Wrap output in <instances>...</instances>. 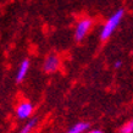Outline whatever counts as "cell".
Instances as JSON below:
<instances>
[{
    "instance_id": "cell-4",
    "label": "cell",
    "mask_w": 133,
    "mask_h": 133,
    "mask_svg": "<svg viewBox=\"0 0 133 133\" xmlns=\"http://www.w3.org/2000/svg\"><path fill=\"white\" fill-rule=\"evenodd\" d=\"M59 66H60V59H59V56H57L56 54H50L44 60L43 70L46 73H52L59 69Z\"/></svg>"
},
{
    "instance_id": "cell-5",
    "label": "cell",
    "mask_w": 133,
    "mask_h": 133,
    "mask_svg": "<svg viewBox=\"0 0 133 133\" xmlns=\"http://www.w3.org/2000/svg\"><path fill=\"white\" fill-rule=\"evenodd\" d=\"M28 70H29V60L28 59H23L21 61L20 64V67L17 70V73H16V82L17 83H21L23 81L27 73H28Z\"/></svg>"
},
{
    "instance_id": "cell-2",
    "label": "cell",
    "mask_w": 133,
    "mask_h": 133,
    "mask_svg": "<svg viewBox=\"0 0 133 133\" xmlns=\"http://www.w3.org/2000/svg\"><path fill=\"white\" fill-rule=\"evenodd\" d=\"M93 21L90 18H83L77 23L76 28H75V41L76 42H82L85 38V36L88 34L89 29L92 28Z\"/></svg>"
},
{
    "instance_id": "cell-9",
    "label": "cell",
    "mask_w": 133,
    "mask_h": 133,
    "mask_svg": "<svg viewBox=\"0 0 133 133\" xmlns=\"http://www.w3.org/2000/svg\"><path fill=\"white\" fill-rule=\"evenodd\" d=\"M121 66H122V61L121 60H116L115 62H114V67H115V69H120Z\"/></svg>"
},
{
    "instance_id": "cell-1",
    "label": "cell",
    "mask_w": 133,
    "mask_h": 133,
    "mask_svg": "<svg viewBox=\"0 0 133 133\" xmlns=\"http://www.w3.org/2000/svg\"><path fill=\"white\" fill-rule=\"evenodd\" d=\"M125 16V10L123 9H118L116 12H114L112 15L108 18V21L105 22V24L103 26V28L100 31V39L101 41H106L109 39L111 34L115 32V29L117 28V26L120 24V22L122 21Z\"/></svg>"
},
{
    "instance_id": "cell-10",
    "label": "cell",
    "mask_w": 133,
    "mask_h": 133,
    "mask_svg": "<svg viewBox=\"0 0 133 133\" xmlns=\"http://www.w3.org/2000/svg\"><path fill=\"white\" fill-rule=\"evenodd\" d=\"M85 133H103V132L99 131V129H92V131H87Z\"/></svg>"
},
{
    "instance_id": "cell-3",
    "label": "cell",
    "mask_w": 133,
    "mask_h": 133,
    "mask_svg": "<svg viewBox=\"0 0 133 133\" xmlns=\"http://www.w3.org/2000/svg\"><path fill=\"white\" fill-rule=\"evenodd\" d=\"M33 105L29 101H21L20 104L16 106V116L18 120H27L31 117L33 114Z\"/></svg>"
},
{
    "instance_id": "cell-6",
    "label": "cell",
    "mask_w": 133,
    "mask_h": 133,
    "mask_svg": "<svg viewBox=\"0 0 133 133\" xmlns=\"http://www.w3.org/2000/svg\"><path fill=\"white\" fill-rule=\"evenodd\" d=\"M89 129V123L87 122H77L65 133H85Z\"/></svg>"
},
{
    "instance_id": "cell-7",
    "label": "cell",
    "mask_w": 133,
    "mask_h": 133,
    "mask_svg": "<svg viewBox=\"0 0 133 133\" xmlns=\"http://www.w3.org/2000/svg\"><path fill=\"white\" fill-rule=\"evenodd\" d=\"M37 122H38V118H37V117L31 118L28 122H26V123H24L23 127L20 129V132L18 133H32L33 129H34V127L37 126Z\"/></svg>"
},
{
    "instance_id": "cell-8",
    "label": "cell",
    "mask_w": 133,
    "mask_h": 133,
    "mask_svg": "<svg viewBox=\"0 0 133 133\" xmlns=\"http://www.w3.org/2000/svg\"><path fill=\"white\" fill-rule=\"evenodd\" d=\"M120 133H133V120L126 122L120 128Z\"/></svg>"
}]
</instances>
